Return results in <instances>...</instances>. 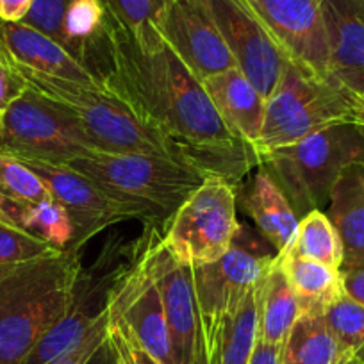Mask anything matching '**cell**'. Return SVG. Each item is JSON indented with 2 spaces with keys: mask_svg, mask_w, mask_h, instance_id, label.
<instances>
[{
  "mask_svg": "<svg viewBox=\"0 0 364 364\" xmlns=\"http://www.w3.org/2000/svg\"><path fill=\"white\" fill-rule=\"evenodd\" d=\"M107 90L157 129L182 163L204 178L240 186L250 168L259 166V156L225 127L202 80L164 43L154 23L131 33L107 15Z\"/></svg>",
  "mask_w": 364,
  "mask_h": 364,
  "instance_id": "obj_1",
  "label": "cell"
},
{
  "mask_svg": "<svg viewBox=\"0 0 364 364\" xmlns=\"http://www.w3.org/2000/svg\"><path fill=\"white\" fill-rule=\"evenodd\" d=\"M80 268L75 250L0 268V364H22L45 332L61 320Z\"/></svg>",
  "mask_w": 364,
  "mask_h": 364,
  "instance_id": "obj_2",
  "label": "cell"
},
{
  "mask_svg": "<svg viewBox=\"0 0 364 364\" xmlns=\"http://www.w3.org/2000/svg\"><path fill=\"white\" fill-rule=\"evenodd\" d=\"M355 163H364V129L353 120L336 122L300 141L259 154V164L281 186L299 220L327 208L334 182Z\"/></svg>",
  "mask_w": 364,
  "mask_h": 364,
  "instance_id": "obj_3",
  "label": "cell"
},
{
  "mask_svg": "<svg viewBox=\"0 0 364 364\" xmlns=\"http://www.w3.org/2000/svg\"><path fill=\"white\" fill-rule=\"evenodd\" d=\"M15 70L31 90L61 104L70 113L75 114L86 134L100 150L156 154L182 163L175 146L149 122L143 120L127 100L113 91L43 75L31 70Z\"/></svg>",
  "mask_w": 364,
  "mask_h": 364,
  "instance_id": "obj_4",
  "label": "cell"
},
{
  "mask_svg": "<svg viewBox=\"0 0 364 364\" xmlns=\"http://www.w3.org/2000/svg\"><path fill=\"white\" fill-rule=\"evenodd\" d=\"M107 193L149 209L157 222H168L202 182L198 171L166 156L97 150L66 163Z\"/></svg>",
  "mask_w": 364,
  "mask_h": 364,
  "instance_id": "obj_5",
  "label": "cell"
},
{
  "mask_svg": "<svg viewBox=\"0 0 364 364\" xmlns=\"http://www.w3.org/2000/svg\"><path fill=\"white\" fill-rule=\"evenodd\" d=\"M357 99L332 79L313 75L286 63L272 95L266 99L264 124L255 152L291 145L343 120H353Z\"/></svg>",
  "mask_w": 364,
  "mask_h": 364,
  "instance_id": "obj_6",
  "label": "cell"
},
{
  "mask_svg": "<svg viewBox=\"0 0 364 364\" xmlns=\"http://www.w3.org/2000/svg\"><path fill=\"white\" fill-rule=\"evenodd\" d=\"M152 227L146 225L145 232L134 241L111 237L102 247L99 259L90 268H80L66 313L45 332L22 364H47L79 345L107 311L111 295L139 257Z\"/></svg>",
  "mask_w": 364,
  "mask_h": 364,
  "instance_id": "obj_7",
  "label": "cell"
},
{
  "mask_svg": "<svg viewBox=\"0 0 364 364\" xmlns=\"http://www.w3.org/2000/svg\"><path fill=\"white\" fill-rule=\"evenodd\" d=\"M277 255V254H275ZM275 255L268 241L240 223L232 247L215 262L193 268L198 321L209 352L216 355L220 336L248 293L257 288Z\"/></svg>",
  "mask_w": 364,
  "mask_h": 364,
  "instance_id": "obj_8",
  "label": "cell"
},
{
  "mask_svg": "<svg viewBox=\"0 0 364 364\" xmlns=\"http://www.w3.org/2000/svg\"><path fill=\"white\" fill-rule=\"evenodd\" d=\"M97 150L75 114L31 87L0 117V154L66 164Z\"/></svg>",
  "mask_w": 364,
  "mask_h": 364,
  "instance_id": "obj_9",
  "label": "cell"
},
{
  "mask_svg": "<svg viewBox=\"0 0 364 364\" xmlns=\"http://www.w3.org/2000/svg\"><path fill=\"white\" fill-rule=\"evenodd\" d=\"M236 190L223 178L209 177L178 205L161 236L175 261L198 268L229 252L240 229Z\"/></svg>",
  "mask_w": 364,
  "mask_h": 364,
  "instance_id": "obj_10",
  "label": "cell"
},
{
  "mask_svg": "<svg viewBox=\"0 0 364 364\" xmlns=\"http://www.w3.org/2000/svg\"><path fill=\"white\" fill-rule=\"evenodd\" d=\"M36 171L50 191L52 198L65 208L73 225L70 250L79 252L82 245L104 229L124 220L138 218L146 225L157 227L156 216L136 202L124 200L65 164H52L38 159H20Z\"/></svg>",
  "mask_w": 364,
  "mask_h": 364,
  "instance_id": "obj_11",
  "label": "cell"
},
{
  "mask_svg": "<svg viewBox=\"0 0 364 364\" xmlns=\"http://www.w3.org/2000/svg\"><path fill=\"white\" fill-rule=\"evenodd\" d=\"M264 26L284 58L328 77V40L320 0H241Z\"/></svg>",
  "mask_w": 364,
  "mask_h": 364,
  "instance_id": "obj_12",
  "label": "cell"
},
{
  "mask_svg": "<svg viewBox=\"0 0 364 364\" xmlns=\"http://www.w3.org/2000/svg\"><path fill=\"white\" fill-rule=\"evenodd\" d=\"M156 234L157 229L152 227L139 257L111 295L107 314L124 321L136 341L161 364H178L159 289L150 269L149 247Z\"/></svg>",
  "mask_w": 364,
  "mask_h": 364,
  "instance_id": "obj_13",
  "label": "cell"
},
{
  "mask_svg": "<svg viewBox=\"0 0 364 364\" xmlns=\"http://www.w3.org/2000/svg\"><path fill=\"white\" fill-rule=\"evenodd\" d=\"M154 27L200 80L236 66L205 0H166Z\"/></svg>",
  "mask_w": 364,
  "mask_h": 364,
  "instance_id": "obj_14",
  "label": "cell"
},
{
  "mask_svg": "<svg viewBox=\"0 0 364 364\" xmlns=\"http://www.w3.org/2000/svg\"><path fill=\"white\" fill-rule=\"evenodd\" d=\"M236 66L268 99L288 59L257 16L241 0H205Z\"/></svg>",
  "mask_w": 364,
  "mask_h": 364,
  "instance_id": "obj_15",
  "label": "cell"
},
{
  "mask_svg": "<svg viewBox=\"0 0 364 364\" xmlns=\"http://www.w3.org/2000/svg\"><path fill=\"white\" fill-rule=\"evenodd\" d=\"M149 261L166 314L177 363L190 364L198 328L193 268L181 264L168 254L159 232L149 247Z\"/></svg>",
  "mask_w": 364,
  "mask_h": 364,
  "instance_id": "obj_16",
  "label": "cell"
},
{
  "mask_svg": "<svg viewBox=\"0 0 364 364\" xmlns=\"http://www.w3.org/2000/svg\"><path fill=\"white\" fill-rule=\"evenodd\" d=\"M328 40V77L364 95V0H320Z\"/></svg>",
  "mask_w": 364,
  "mask_h": 364,
  "instance_id": "obj_17",
  "label": "cell"
},
{
  "mask_svg": "<svg viewBox=\"0 0 364 364\" xmlns=\"http://www.w3.org/2000/svg\"><path fill=\"white\" fill-rule=\"evenodd\" d=\"M0 52L15 68L104 87L61 43L23 22H0Z\"/></svg>",
  "mask_w": 364,
  "mask_h": 364,
  "instance_id": "obj_18",
  "label": "cell"
},
{
  "mask_svg": "<svg viewBox=\"0 0 364 364\" xmlns=\"http://www.w3.org/2000/svg\"><path fill=\"white\" fill-rule=\"evenodd\" d=\"M225 127L255 150L264 124L266 99L237 66L202 80Z\"/></svg>",
  "mask_w": 364,
  "mask_h": 364,
  "instance_id": "obj_19",
  "label": "cell"
},
{
  "mask_svg": "<svg viewBox=\"0 0 364 364\" xmlns=\"http://www.w3.org/2000/svg\"><path fill=\"white\" fill-rule=\"evenodd\" d=\"M236 193L259 234L277 250V254L286 250L295 237L300 220L268 170L259 164L254 177L241 190L237 188Z\"/></svg>",
  "mask_w": 364,
  "mask_h": 364,
  "instance_id": "obj_20",
  "label": "cell"
},
{
  "mask_svg": "<svg viewBox=\"0 0 364 364\" xmlns=\"http://www.w3.org/2000/svg\"><path fill=\"white\" fill-rule=\"evenodd\" d=\"M327 216L343 243L339 269L364 262V163L350 164L334 182L327 204Z\"/></svg>",
  "mask_w": 364,
  "mask_h": 364,
  "instance_id": "obj_21",
  "label": "cell"
},
{
  "mask_svg": "<svg viewBox=\"0 0 364 364\" xmlns=\"http://www.w3.org/2000/svg\"><path fill=\"white\" fill-rule=\"evenodd\" d=\"M0 220L58 250H70L73 240L72 220L54 198L29 202L0 193Z\"/></svg>",
  "mask_w": 364,
  "mask_h": 364,
  "instance_id": "obj_22",
  "label": "cell"
},
{
  "mask_svg": "<svg viewBox=\"0 0 364 364\" xmlns=\"http://www.w3.org/2000/svg\"><path fill=\"white\" fill-rule=\"evenodd\" d=\"M277 261L284 269L286 279L299 300L302 313L323 314L331 304L345 295L339 268L300 257L288 250L279 252Z\"/></svg>",
  "mask_w": 364,
  "mask_h": 364,
  "instance_id": "obj_23",
  "label": "cell"
},
{
  "mask_svg": "<svg viewBox=\"0 0 364 364\" xmlns=\"http://www.w3.org/2000/svg\"><path fill=\"white\" fill-rule=\"evenodd\" d=\"M259 339L272 345H282L296 318L302 314L300 304L289 286L277 255L259 282Z\"/></svg>",
  "mask_w": 364,
  "mask_h": 364,
  "instance_id": "obj_24",
  "label": "cell"
},
{
  "mask_svg": "<svg viewBox=\"0 0 364 364\" xmlns=\"http://www.w3.org/2000/svg\"><path fill=\"white\" fill-rule=\"evenodd\" d=\"M339 346L321 313H302L281 346L282 364H336Z\"/></svg>",
  "mask_w": 364,
  "mask_h": 364,
  "instance_id": "obj_25",
  "label": "cell"
},
{
  "mask_svg": "<svg viewBox=\"0 0 364 364\" xmlns=\"http://www.w3.org/2000/svg\"><path fill=\"white\" fill-rule=\"evenodd\" d=\"M286 250L332 268H341L343 264L341 237L321 209H313L300 218L295 237Z\"/></svg>",
  "mask_w": 364,
  "mask_h": 364,
  "instance_id": "obj_26",
  "label": "cell"
},
{
  "mask_svg": "<svg viewBox=\"0 0 364 364\" xmlns=\"http://www.w3.org/2000/svg\"><path fill=\"white\" fill-rule=\"evenodd\" d=\"M259 288V286H257ZM257 288L252 289L223 327L216 348V364H248L259 338Z\"/></svg>",
  "mask_w": 364,
  "mask_h": 364,
  "instance_id": "obj_27",
  "label": "cell"
},
{
  "mask_svg": "<svg viewBox=\"0 0 364 364\" xmlns=\"http://www.w3.org/2000/svg\"><path fill=\"white\" fill-rule=\"evenodd\" d=\"M323 318L338 343L339 353L359 352L364 348L363 304L355 302L345 293L323 311Z\"/></svg>",
  "mask_w": 364,
  "mask_h": 364,
  "instance_id": "obj_28",
  "label": "cell"
},
{
  "mask_svg": "<svg viewBox=\"0 0 364 364\" xmlns=\"http://www.w3.org/2000/svg\"><path fill=\"white\" fill-rule=\"evenodd\" d=\"M0 193L29 202L52 198L40 175L31 170L18 157L9 154H0Z\"/></svg>",
  "mask_w": 364,
  "mask_h": 364,
  "instance_id": "obj_29",
  "label": "cell"
},
{
  "mask_svg": "<svg viewBox=\"0 0 364 364\" xmlns=\"http://www.w3.org/2000/svg\"><path fill=\"white\" fill-rule=\"evenodd\" d=\"M58 248L0 220V268L54 254Z\"/></svg>",
  "mask_w": 364,
  "mask_h": 364,
  "instance_id": "obj_30",
  "label": "cell"
},
{
  "mask_svg": "<svg viewBox=\"0 0 364 364\" xmlns=\"http://www.w3.org/2000/svg\"><path fill=\"white\" fill-rule=\"evenodd\" d=\"M107 15L131 33L152 26L166 0H100Z\"/></svg>",
  "mask_w": 364,
  "mask_h": 364,
  "instance_id": "obj_31",
  "label": "cell"
},
{
  "mask_svg": "<svg viewBox=\"0 0 364 364\" xmlns=\"http://www.w3.org/2000/svg\"><path fill=\"white\" fill-rule=\"evenodd\" d=\"M107 346L114 357V364H161L150 355L129 332L124 321L109 318L107 325Z\"/></svg>",
  "mask_w": 364,
  "mask_h": 364,
  "instance_id": "obj_32",
  "label": "cell"
},
{
  "mask_svg": "<svg viewBox=\"0 0 364 364\" xmlns=\"http://www.w3.org/2000/svg\"><path fill=\"white\" fill-rule=\"evenodd\" d=\"M107 325H109V314L106 313L97 320V323L90 328L86 336L80 339L79 345L73 346L66 353L59 355L58 359L47 364H90L107 345Z\"/></svg>",
  "mask_w": 364,
  "mask_h": 364,
  "instance_id": "obj_33",
  "label": "cell"
},
{
  "mask_svg": "<svg viewBox=\"0 0 364 364\" xmlns=\"http://www.w3.org/2000/svg\"><path fill=\"white\" fill-rule=\"evenodd\" d=\"M70 0H34L23 23L61 43V26Z\"/></svg>",
  "mask_w": 364,
  "mask_h": 364,
  "instance_id": "obj_34",
  "label": "cell"
},
{
  "mask_svg": "<svg viewBox=\"0 0 364 364\" xmlns=\"http://www.w3.org/2000/svg\"><path fill=\"white\" fill-rule=\"evenodd\" d=\"M27 82L0 52V114L27 91Z\"/></svg>",
  "mask_w": 364,
  "mask_h": 364,
  "instance_id": "obj_35",
  "label": "cell"
},
{
  "mask_svg": "<svg viewBox=\"0 0 364 364\" xmlns=\"http://www.w3.org/2000/svg\"><path fill=\"white\" fill-rule=\"evenodd\" d=\"M341 277L346 295L364 306V262L355 268L341 269Z\"/></svg>",
  "mask_w": 364,
  "mask_h": 364,
  "instance_id": "obj_36",
  "label": "cell"
},
{
  "mask_svg": "<svg viewBox=\"0 0 364 364\" xmlns=\"http://www.w3.org/2000/svg\"><path fill=\"white\" fill-rule=\"evenodd\" d=\"M34 0H0V22H23Z\"/></svg>",
  "mask_w": 364,
  "mask_h": 364,
  "instance_id": "obj_37",
  "label": "cell"
},
{
  "mask_svg": "<svg viewBox=\"0 0 364 364\" xmlns=\"http://www.w3.org/2000/svg\"><path fill=\"white\" fill-rule=\"evenodd\" d=\"M281 346L282 345H272V343H266L257 338V343H255V348L252 352L250 363L248 364H282Z\"/></svg>",
  "mask_w": 364,
  "mask_h": 364,
  "instance_id": "obj_38",
  "label": "cell"
},
{
  "mask_svg": "<svg viewBox=\"0 0 364 364\" xmlns=\"http://www.w3.org/2000/svg\"><path fill=\"white\" fill-rule=\"evenodd\" d=\"M190 364H216V357L209 352V346L208 343H205L200 321H198V328H197V336H195V346H193V353H191Z\"/></svg>",
  "mask_w": 364,
  "mask_h": 364,
  "instance_id": "obj_39",
  "label": "cell"
},
{
  "mask_svg": "<svg viewBox=\"0 0 364 364\" xmlns=\"http://www.w3.org/2000/svg\"><path fill=\"white\" fill-rule=\"evenodd\" d=\"M336 364H364V348H360L359 352L341 353Z\"/></svg>",
  "mask_w": 364,
  "mask_h": 364,
  "instance_id": "obj_40",
  "label": "cell"
},
{
  "mask_svg": "<svg viewBox=\"0 0 364 364\" xmlns=\"http://www.w3.org/2000/svg\"><path fill=\"white\" fill-rule=\"evenodd\" d=\"M353 122H357V124L364 129V95L357 100V109H355V117H353Z\"/></svg>",
  "mask_w": 364,
  "mask_h": 364,
  "instance_id": "obj_41",
  "label": "cell"
}]
</instances>
